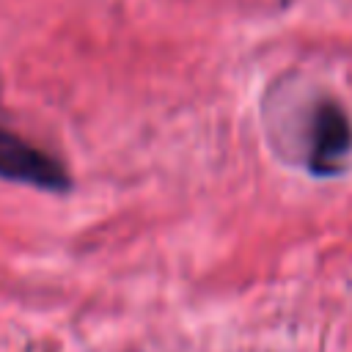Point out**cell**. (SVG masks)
<instances>
[{
  "label": "cell",
  "instance_id": "obj_1",
  "mask_svg": "<svg viewBox=\"0 0 352 352\" xmlns=\"http://www.w3.org/2000/svg\"><path fill=\"white\" fill-rule=\"evenodd\" d=\"M0 179L30 184L47 192H66L72 187L66 168L55 157L28 143L16 132H8L6 126H0Z\"/></svg>",
  "mask_w": 352,
  "mask_h": 352
},
{
  "label": "cell",
  "instance_id": "obj_2",
  "mask_svg": "<svg viewBox=\"0 0 352 352\" xmlns=\"http://www.w3.org/2000/svg\"><path fill=\"white\" fill-rule=\"evenodd\" d=\"M352 148V124L344 107L333 99H322L308 124V168L316 176L338 173Z\"/></svg>",
  "mask_w": 352,
  "mask_h": 352
}]
</instances>
